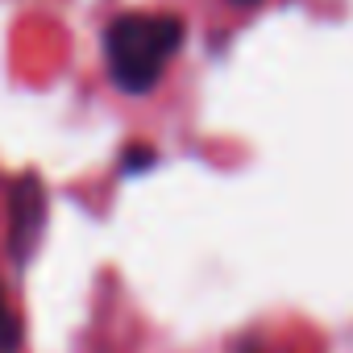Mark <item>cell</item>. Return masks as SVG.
Returning <instances> with one entry per match:
<instances>
[{"mask_svg": "<svg viewBox=\"0 0 353 353\" xmlns=\"http://www.w3.org/2000/svg\"><path fill=\"white\" fill-rule=\"evenodd\" d=\"M237 353H270V349H266V345H258V341H241V345H237Z\"/></svg>", "mask_w": 353, "mask_h": 353, "instance_id": "cell-5", "label": "cell"}, {"mask_svg": "<svg viewBox=\"0 0 353 353\" xmlns=\"http://www.w3.org/2000/svg\"><path fill=\"white\" fill-rule=\"evenodd\" d=\"M150 162H154V150H150V145H137V150L129 145L121 166H125V170H141V166H150Z\"/></svg>", "mask_w": 353, "mask_h": 353, "instance_id": "cell-4", "label": "cell"}, {"mask_svg": "<svg viewBox=\"0 0 353 353\" xmlns=\"http://www.w3.org/2000/svg\"><path fill=\"white\" fill-rule=\"evenodd\" d=\"M46 216H50V196H46L42 174H34V170L17 174L9 183V258L17 270H26L30 258L38 254Z\"/></svg>", "mask_w": 353, "mask_h": 353, "instance_id": "cell-2", "label": "cell"}, {"mask_svg": "<svg viewBox=\"0 0 353 353\" xmlns=\"http://www.w3.org/2000/svg\"><path fill=\"white\" fill-rule=\"evenodd\" d=\"M188 42V26L174 13H117L104 26V71L117 92L150 96L174 54Z\"/></svg>", "mask_w": 353, "mask_h": 353, "instance_id": "cell-1", "label": "cell"}, {"mask_svg": "<svg viewBox=\"0 0 353 353\" xmlns=\"http://www.w3.org/2000/svg\"><path fill=\"white\" fill-rule=\"evenodd\" d=\"M26 345V324H21V312L13 307L5 283H0V353H17Z\"/></svg>", "mask_w": 353, "mask_h": 353, "instance_id": "cell-3", "label": "cell"}, {"mask_svg": "<svg viewBox=\"0 0 353 353\" xmlns=\"http://www.w3.org/2000/svg\"><path fill=\"white\" fill-rule=\"evenodd\" d=\"M233 5H241V9H250V5H258V0H233Z\"/></svg>", "mask_w": 353, "mask_h": 353, "instance_id": "cell-6", "label": "cell"}]
</instances>
